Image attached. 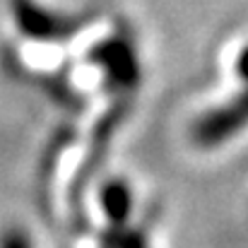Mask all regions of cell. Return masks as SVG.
<instances>
[{"mask_svg":"<svg viewBox=\"0 0 248 248\" xmlns=\"http://www.w3.org/2000/svg\"><path fill=\"white\" fill-rule=\"evenodd\" d=\"M106 212L111 215V217H116V219H121L125 212H128V207H130V195H128V190L123 188V186H108L106 188Z\"/></svg>","mask_w":248,"mask_h":248,"instance_id":"6da1fadb","label":"cell"},{"mask_svg":"<svg viewBox=\"0 0 248 248\" xmlns=\"http://www.w3.org/2000/svg\"><path fill=\"white\" fill-rule=\"evenodd\" d=\"M2 248H29V244H27V239H24L22 234L12 232V234H7V236H5Z\"/></svg>","mask_w":248,"mask_h":248,"instance_id":"7a4b0ae2","label":"cell"},{"mask_svg":"<svg viewBox=\"0 0 248 248\" xmlns=\"http://www.w3.org/2000/svg\"><path fill=\"white\" fill-rule=\"evenodd\" d=\"M239 75L248 80V48L244 51V56H241V61H239Z\"/></svg>","mask_w":248,"mask_h":248,"instance_id":"3957f363","label":"cell"}]
</instances>
